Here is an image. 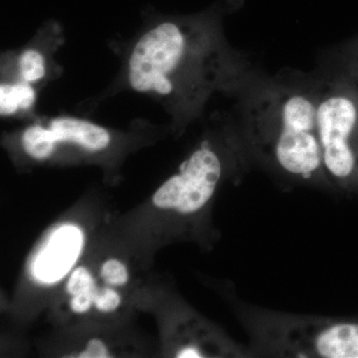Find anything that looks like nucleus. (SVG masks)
Listing matches in <instances>:
<instances>
[{"instance_id":"f257e3e1","label":"nucleus","mask_w":358,"mask_h":358,"mask_svg":"<svg viewBox=\"0 0 358 358\" xmlns=\"http://www.w3.org/2000/svg\"><path fill=\"white\" fill-rule=\"evenodd\" d=\"M243 92L241 134L250 155L282 178L326 187L317 126V79L255 76Z\"/></svg>"},{"instance_id":"f03ea898","label":"nucleus","mask_w":358,"mask_h":358,"mask_svg":"<svg viewBox=\"0 0 358 358\" xmlns=\"http://www.w3.org/2000/svg\"><path fill=\"white\" fill-rule=\"evenodd\" d=\"M199 24L166 22L145 33L134 46L129 64V83L136 91L169 96L174 79L187 71L202 93L214 85L236 87L246 58L227 50Z\"/></svg>"},{"instance_id":"7ed1b4c3","label":"nucleus","mask_w":358,"mask_h":358,"mask_svg":"<svg viewBox=\"0 0 358 358\" xmlns=\"http://www.w3.org/2000/svg\"><path fill=\"white\" fill-rule=\"evenodd\" d=\"M251 357L358 358V322L235 305Z\"/></svg>"},{"instance_id":"20e7f679","label":"nucleus","mask_w":358,"mask_h":358,"mask_svg":"<svg viewBox=\"0 0 358 358\" xmlns=\"http://www.w3.org/2000/svg\"><path fill=\"white\" fill-rule=\"evenodd\" d=\"M317 126L327 186L358 192V79H317Z\"/></svg>"},{"instance_id":"39448f33","label":"nucleus","mask_w":358,"mask_h":358,"mask_svg":"<svg viewBox=\"0 0 358 358\" xmlns=\"http://www.w3.org/2000/svg\"><path fill=\"white\" fill-rule=\"evenodd\" d=\"M249 155L248 150H245L225 159L211 141H204L182 162L178 173L159 186L152 196V204L173 219L179 232H196L226 171L238 169Z\"/></svg>"},{"instance_id":"423d86ee","label":"nucleus","mask_w":358,"mask_h":358,"mask_svg":"<svg viewBox=\"0 0 358 358\" xmlns=\"http://www.w3.org/2000/svg\"><path fill=\"white\" fill-rule=\"evenodd\" d=\"M128 287L122 286L101 263L81 264L71 271L64 284V306L70 315H114L126 303Z\"/></svg>"},{"instance_id":"0eeeda50","label":"nucleus","mask_w":358,"mask_h":358,"mask_svg":"<svg viewBox=\"0 0 358 358\" xmlns=\"http://www.w3.org/2000/svg\"><path fill=\"white\" fill-rule=\"evenodd\" d=\"M110 141L107 129L76 117H57L47 128L33 124L25 129L21 138L26 154L37 160L49 159L58 143H76L92 152H100Z\"/></svg>"},{"instance_id":"6e6552de","label":"nucleus","mask_w":358,"mask_h":358,"mask_svg":"<svg viewBox=\"0 0 358 358\" xmlns=\"http://www.w3.org/2000/svg\"><path fill=\"white\" fill-rule=\"evenodd\" d=\"M83 235L74 226H62L49 236L32 266L39 282L51 284L66 275L82 248Z\"/></svg>"},{"instance_id":"1a4fd4ad","label":"nucleus","mask_w":358,"mask_h":358,"mask_svg":"<svg viewBox=\"0 0 358 358\" xmlns=\"http://www.w3.org/2000/svg\"><path fill=\"white\" fill-rule=\"evenodd\" d=\"M36 94L27 82L1 84L0 87V114H15L18 109L28 110L34 105Z\"/></svg>"},{"instance_id":"9d476101","label":"nucleus","mask_w":358,"mask_h":358,"mask_svg":"<svg viewBox=\"0 0 358 358\" xmlns=\"http://www.w3.org/2000/svg\"><path fill=\"white\" fill-rule=\"evenodd\" d=\"M20 70L23 81L27 83L39 81L45 75L43 56L33 49L23 52L20 58Z\"/></svg>"},{"instance_id":"9b49d317","label":"nucleus","mask_w":358,"mask_h":358,"mask_svg":"<svg viewBox=\"0 0 358 358\" xmlns=\"http://www.w3.org/2000/svg\"><path fill=\"white\" fill-rule=\"evenodd\" d=\"M115 352L114 346L110 345L103 338H93L85 341L79 346H76L74 350L68 352L66 357L77 358H107L114 357Z\"/></svg>"},{"instance_id":"f8f14e48","label":"nucleus","mask_w":358,"mask_h":358,"mask_svg":"<svg viewBox=\"0 0 358 358\" xmlns=\"http://www.w3.org/2000/svg\"><path fill=\"white\" fill-rule=\"evenodd\" d=\"M341 72L358 79V37L346 44L341 51Z\"/></svg>"}]
</instances>
